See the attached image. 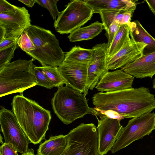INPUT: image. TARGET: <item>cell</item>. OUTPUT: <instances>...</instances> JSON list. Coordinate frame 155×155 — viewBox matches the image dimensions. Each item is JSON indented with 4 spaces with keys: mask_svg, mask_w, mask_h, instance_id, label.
<instances>
[{
    "mask_svg": "<svg viewBox=\"0 0 155 155\" xmlns=\"http://www.w3.org/2000/svg\"><path fill=\"white\" fill-rule=\"evenodd\" d=\"M31 22L30 14L24 7H18L11 13H0V26L5 29V38L13 37L18 39L31 25Z\"/></svg>",
    "mask_w": 155,
    "mask_h": 155,
    "instance_id": "7c38bea8",
    "label": "cell"
},
{
    "mask_svg": "<svg viewBox=\"0 0 155 155\" xmlns=\"http://www.w3.org/2000/svg\"><path fill=\"white\" fill-rule=\"evenodd\" d=\"M18 45L27 53L35 49V45L27 32L25 31L18 38Z\"/></svg>",
    "mask_w": 155,
    "mask_h": 155,
    "instance_id": "cb8c5ba5",
    "label": "cell"
},
{
    "mask_svg": "<svg viewBox=\"0 0 155 155\" xmlns=\"http://www.w3.org/2000/svg\"><path fill=\"white\" fill-rule=\"evenodd\" d=\"M0 124L4 143L10 144L21 154L27 153L29 149V140L14 113L2 106L0 111Z\"/></svg>",
    "mask_w": 155,
    "mask_h": 155,
    "instance_id": "9c48e42d",
    "label": "cell"
},
{
    "mask_svg": "<svg viewBox=\"0 0 155 155\" xmlns=\"http://www.w3.org/2000/svg\"><path fill=\"white\" fill-rule=\"evenodd\" d=\"M37 85L41 86L47 89H51L54 87L46 74L38 67L35 66L34 69Z\"/></svg>",
    "mask_w": 155,
    "mask_h": 155,
    "instance_id": "4316f807",
    "label": "cell"
},
{
    "mask_svg": "<svg viewBox=\"0 0 155 155\" xmlns=\"http://www.w3.org/2000/svg\"><path fill=\"white\" fill-rule=\"evenodd\" d=\"M28 7H32L35 3L36 0H18Z\"/></svg>",
    "mask_w": 155,
    "mask_h": 155,
    "instance_id": "836d02e7",
    "label": "cell"
},
{
    "mask_svg": "<svg viewBox=\"0 0 155 155\" xmlns=\"http://www.w3.org/2000/svg\"><path fill=\"white\" fill-rule=\"evenodd\" d=\"M2 155H18V152L9 144L3 143L0 147Z\"/></svg>",
    "mask_w": 155,
    "mask_h": 155,
    "instance_id": "f546056e",
    "label": "cell"
},
{
    "mask_svg": "<svg viewBox=\"0 0 155 155\" xmlns=\"http://www.w3.org/2000/svg\"><path fill=\"white\" fill-rule=\"evenodd\" d=\"M58 0H36V3L47 9L49 12L53 20H55L59 15V12L57 7Z\"/></svg>",
    "mask_w": 155,
    "mask_h": 155,
    "instance_id": "d4e9b609",
    "label": "cell"
},
{
    "mask_svg": "<svg viewBox=\"0 0 155 155\" xmlns=\"http://www.w3.org/2000/svg\"><path fill=\"white\" fill-rule=\"evenodd\" d=\"M18 40L13 37L5 38L0 42V51L13 46L17 43Z\"/></svg>",
    "mask_w": 155,
    "mask_h": 155,
    "instance_id": "4dcf8cb0",
    "label": "cell"
},
{
    "mask_svg": "<svg viewBox=\"0 0 155 155\" xmlns=\"http://www.w3.org/2000/svg\"><path fill=\"white\" fill-rule=\"evenodd\" d=\"M130 27L127 24L121 25L110 45L108 48L106 61L110 59L123 47L130 38Z\"/></svg>",
    "mask_w": 155,
    "mask_h": 155,
    "instance_id": "44dd1931",
    "label": "cell"
},
{
    "mask_svg": "<svg viewBox=\"0 0 155 155\" xmlns=\"http://www.w3.org/2000/svg\"><path fill=\"white\" fill-rule=\"evenodd\" d=\"M121 25L115 22L112 23L109 27L105 35L108 39V47L111 45L113 40L118 31Z\"/></svg>",
    "mask_w": 155,
    "mask_h": 155,
    "instance_id": "83f0119b",
    "label": "cell"
},
{
    "mask_svg": "<svg viewBox=\"0 0 155 155\" xmlns=\"http://www.w3.org/2000/svg\"><path fill=\"white\" fill-rule=\"evenodd\" d=\"M134 78L121 69L108 71L102 77L95 88L101 92H111L131 88Z\"/></svg>",
    "mask_w": 155,
    "mask_h": 155,
    "instance_id": "5bb4252c",
    "label": "cell"
},
{
    "mask_svg": "<svg viewBox=\"0 0 155 155\" xmlns=\"http://www.w3.org/2000/svg\"><path fill=\"white\" fill-rule=\"evenodd\" d=\"M96 117L98 122V152L100 155H104L111 150L123 127L118 119L100 114Z\"/></svg>",
    "mask_w": 155,
    "mask_h": 155,
    "instance_id": "30bf717a",
    "label": "cell"
},
{
    "mask_svg": "<svg viewBox=\"0 0 155 155\" xmlns=\"http://www.w3.org/2000/svg\"><path fill=\"white\" fill-rule=\"evenodd\" d=\"M68 144L66 135L51 136L40 145L37 155H61Z\"/></svg>",
    "mask_w": 155,
    "mask_h": 155,
    "instance_id": "e0dca14e",
    "label": "cell"
},
{
    "mask_svg": "<svg viewBox=\"0 0 155 155\" xmlns=\"http://www.w3.org/2000/svg\"><path fill=\"white\" fill-rule=\"evenodd\" d=\"M38 68L46 74L54 87H58L64 84H66V83L60 74L58 67L45 66Z\"/></svg>",
    "mask_w": 155,
    "mask_h": 155,
    "instance_id": "603a6c76",
    "label": "cell"
},
{
    "mask_svg": "<svg viewBox=\"0 0 155 155\" xmlns=\"http://www.w3.org/2000/svg\"><path fill=\"white\" fill-rule=\"evenodd\" d=\"M93 14L84 0H72L54 21V27L61 34H70L91 20Z\"/></svg>",
    "mask_w": 155,
    "mask_h": 155,
    "instance_id": "52a82bcc",
    "label": "cell"
},
{
    "mask_svg": "<svg viewBox=\"0 0 155 155\" xmlns=\"http://www.w3.org/2000/svg\"><path fill=\"white\" fill-rule=\"evenodd\" d=\"M21 155H35L34 153V151L32 149H29L28 151L24 154H21Z\"/></svg>",
    "mask_w": 155,
    "mask_h": 155,
    "instance_id": "d590c367",
    "label": "cell"
},
{
    "mask_svg": "<svg viewBox=\"0 0 155 155\" xmlns=\"http://www.w3.org/2000/svg\"><path fill=\"white\" fill-rule=\"evenodd\" d=\"M6 31L5 28L0 26V42L5 38Z\"/></svg>",
    "mask_w": 155,
    "mask_h": 155,
    "instance_id": "e575fe53",
    "label": "cell"
},
{
    "mask_svg": "<svg viewBox=\"0 0 155 155\" xmlns=\"http://www.w3.org/2000/svg\"><path fill=\"white\" fill-rule=\"evenodd\" d=\"M18 46L17 43H16L12 47L0 51V70L10 62Z\"/></svg>",
    "mask_w": 155,
    "mask_h": 155,
    "instance_id": "484cf974",
    "label": "cell"
},
{
    "mask_svg": "<svg viewBox=\"0 0 155 155\" xmlns=\"http://www.w3.org/2000/svg\"><path fill=\"white\" fill-rule=\"evenodd\" d=\"M94 108L112 111L124 118L139 117L155 109V96L141 86L111 92H99L92 98Z\"/></svg>",
    "mask_w": 155,
    "mask_h": 155,
    "instance_id": "6da1fadb",
    "label": "cell"
},
{
    "mask_svg": "<svg viewBox=\"0 0 155 155\" xmlns=\"http://www.w3.org/2000/svg\"><path fill=\"white\" fill-rule=\"evenodd\" d=\"M155 130V113H149L130 120L111 150L114 154L134 141L142 139Z\"/></svg>",
    "mask_w": 155,
    "mask_h": 155,
    "instance_id": "ba28073f",
    "label": "cell"
},
{
    "mask_svg": "<svg viewBox=\"0 0 155 155\" xmlns=\"http://www.w3.org/2000/svg\"><path fill=\"white\" fill-rule=\"evenodd\" d=\"M91 8L93 13H99L104 9H118L134 13L136 8V1L131 0H85Z\"/></svg>",
    "mask_w": 155,
    "mask_h": 155,
    "instance_id": "2e32d148",
    "label": "cell"
},
{
    "mask_svg": "<svg viewBox=\"0 0 155 155\" xmlns=\"http://www.w3.org/2000/svg\"><path fill=\"white\" fill-rule=\"evenodd\" d=\"M88 65L64 61L58 67L65 81L66 85L84 93L87 82Z\"/></svg>",
    "mask_w": 155,
    "mask_h": 155,
    "instance_id": "4fadbf2b",
    "label": "cell"
},
{
    "mask_svg": "<svg viewBox=\"0 0 155 155\" xmlns=\"http://www.w3.org/2000/svg\"><path fill=\"white\" fill-rule=\"evenodd\" d=\"M121 69L137 78H152L155 75V51L144 54Z\"/></svg>",
    "mask_w": 155,
    "mask_h": 155,
    "instance_id": "9a60e30c",
    "label": "cell"
},
{
    "mask_svg": "<svg viewBox=\"0 0 155 155\" xmlns=\"http://www.w3.org/2000/svg\"><path fill=\"white\" fill-rule=\"evenodd\" d=\"M0 155H2V154H0Z\"/></svg>",
    "mask_w": 155,
    "mask_h": 155,
    "instance_id": "74e56055",
    "label": "cell"
},
{
    "mask_svg": "<svg viewBox=\"0 0 155 155\" xmlns=\"http://www.w3.org/2000/svg\"><path fill=\"white\" fill-rule=\"evenodd\" d=\"M148 7L155 16V0H146Z\"/></svg>",
    "mask_w": 155,
    "mask_h": 155,
    "instance_id": "d6a6232c",
    "label": "cell"
},
{
    "mask_svg": "<svg viewBox=\"0 0 155 155\" xmlns=\"http://www.w3.org/2000/svg\"><path fill=\"white\" fill-rule=\"evenodd\" d=\"M104 29L102 23L96 21L90 25L74 30L68 37L72 42L92 39Z\"/></svg>",
    "mask_w": 155,
    "mask_h": 155,
    "instance_id": "ac0fdd59",
    "label": "cell"
},
{
    "mask_svg": "<svg viewBox=\"0 0 155 155\" xmlns=\"http://www.w3.org/2000/svg\"><path fill=\"white\" fill-rule=\"evenodd\" d=\"M152 85H153V86H152L153 88V89H155V78L153 80Z\"/></svg>",
    "mask_w": 155,
    "mask_h": 155,
    "instance_id": "8d00e7d4",
    "label": "cell"
},
{
    "mask_svg": "<svg viewBox=\"0 0 155 155\" xmlns=\"http://www.w3.org/2000/svg\"><path fill=\"white\" fill-rule=\"evenodd\" d=\"M66 136L68 146L61 155H100L98 131L94 124L81 123Z\"/></svg>",
    "mask_w": 155,
    "mask_h": 155,
    "instance_id": "8992f818",
    "label": "cell"
},
{
    "mask_svg": "<svg viewBox=\"0 0 155 155\" xmlns=\"http://www.w3.org/2000/svg\"><path fill=\"white\" fill-rule=\"evenodd\" d=\"M130 37L122 48L113 57L106 61L107 70L121 68L138 59L144 55L147 45L136 41L130 31Z\"/></svg>",
    "mask_w": 155,
    "mask_h": 155,
    "instance_id": "8fae6325",
    "label": "cell"
},
{
    "mask_svg": "<svg viewBox=\"0 0 155 155\" xmlns=\"http://www.w3.org/2000/svg\"><path fill=\"white\" fill-rule=\"evenodd\" d=\"M94 59V51L75 46L65 54L64 61L89 65Z\"/></svg>",
    "mask_w": 155,
    "mask_h": 155,
    "instance_id": "d6986e66",
    "label": "cell"
},
{
    "mask_svg": "<svg viewBox=\"0 0 155 155\" xmlns=\"http://www.w3.org/2000/svg\"><path fill=\"white\" fill-rule=\"evenodd\" d=\"M34 60L18 59L0 70V97L25 90L37 85L34 69Z\"/></svg>",
    "mask_w": 155,
    "mask_h": 155,
    "instance_id": "5b68a950",
    "label": "cell"
},
{
    "mask_svg": "<svg viewBox=\"0 0 155 155\" xmlns=\"http://www.w3.org/2000/svg\"><path fill=\"white\" fill-rule=\"evenodd\" d=\"M58 88L51 104L54 114L64 124H70L87 114L95 115L84 94L66 85Z\"/></svg>",
    "mask_w": 155,
    "mask_h": 155,
    "instance_id": "3957f363",
    "label": "cell"
},
{
    "mask_svg": "<svg viewBox=\"0 0 155 155\" xmlns=\"http://www.w3.org/2000/svg\"><path fill=\"white\" fill-rule=\"evenodd\" d=\"M13 112L30 142L34 144L45 139L51 118V112L23 93L15 96L11 103Z\"/></svg>",
    "mask_w": 155,
    "mask_h": 155,
    "instance_id": "7a4b0ae2",
    "label": "cell"
},
{
    "mask_svg": "<svg viewBox=\"0 0 155 155\" xmlns=\"http://www.w3.org/2000/svg\"><path fill=\"white\" fill-rule=\"evenodd\" d=\"M129 26L130 32L136 41L147 45L145 49L149 51V53L150 51L151 53L155 51V38L147 31L138 20L131 22Z\"/></svg>",
    "mask_w": 155,
    "mask_h": 155,
    "instance_id": "ffe728a7",
    "label": "cell"
},
{
    "mask_svg": "<svg viewBox=\"0 0 155 155\" xmlns=\"http://www.w3.org/2000/svg\"><path fill=\"white\" fill-rule=\"evenodd\" d=\"M17 7L5 0H0V13H11L14 12Z\"/></svg>",
    "mask_w": 155,
    "mask_h": 155,
    "instance_id": "f1b7e54d",
    "label": "cell"
},
{
    "mask_svg": "<svg viewBox=\"0 0 155 155\" xmlns=\"http://www.w3.org/2000/svg\"><path fill=\"white\" fill-rule=\"evenodd\" d=\"M35 49L27 54L38 61L42 66L58 67L64 61L65 54L55 35L50 30L31 25L25 30Z\"/></svg>",
    "mask_w": 155,
    "mask_h": 155,
    "instance_id": "277c9868",
    "label": "cell"
},
{
    "mask_svg": "<svg viewBox=\"0 0 155 155\" xmlns=\"http://www.w3.org/2000/svg\"><path fill=\"white\" fill-rule=\"evenodd\" d=\"M133 13L131 12H127L124 13L123 25L127 24L129 26L131 23V19Z\"/></svg>",
    "mask_w": 155,
    "mask_h": 155,
    "instance_id": "1f68e13d",
    "label": "cell"
},
{
    "mask_svg": "<svg viewBox=\"0 0 155 155\" xmlns=\"http://www.w3.org/2000/svg\"><path fill=\"white\" fill-rule=\"evenodd\" d=\"M125 12L118 9H104L101 10L99 14L104 29L106 31L110 26L113 22L116 23L120 25H123Z\"/></svg>",
    "mask_w": 155,
    "mask_h": 155,
    "instance_id": "7402d4cb",
    "label": "cell"
}]
</instances>
